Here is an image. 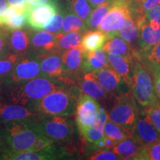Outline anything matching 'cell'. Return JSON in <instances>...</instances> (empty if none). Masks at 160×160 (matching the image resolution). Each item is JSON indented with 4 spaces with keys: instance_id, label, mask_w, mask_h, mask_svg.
Returning a JSON list of instances; mask_svg holds the SVG:
<instances>
[{
    "instance_id": "cell-27",
    "label": "cell",
    "mask_w": 160,
    "mask_h": 160,
    "mask_svg": "<svg viewBox=\"0 0 160 160\" xmlns=\"http://www.w3.org/2000/svg\"><path fill=\"white\" fill-rule=\"evenodd\" d=\"M104 134L105 137L114 140L117 142L133 137V133L130 130L116 124L109 119L106 121L104 125Z\"/></svg>"
},
{
    "instance_id": "cell-30",
    "label": "cell",
    "mask_w": 160,
    "mask_h": 160,
    "mask_svg": "<svg viewBox=\"0 0 160 160\" xmlns=\"http://www.w3.org/2000/svg\"><path fill=\"white\" fill-rule=\"evenodd\" d=\"M151 73L160 69V42L142 56H139Z\"/></svg>"
},
{
    "instance_id": "cell-26",
    "label": "cell",
    "mask_w": 160,
    "mask_h": 160,
    "mask_svg": "<svg viewBox=\"0 0 160 160\" xmlns=\"http://www.w3.org/2000/svg\"><path fill=\"white\" fill-rule=\"evenodd\" d=\"M118 36L122 38L137 51L139 42V28L131 16H129L126 19L123 26L118 32Z\"/></svg>"
},
{
    "instance_id": "cell-10",
    "label": "cell",
    "mask_w": 160,
    "mask_h": 160,
    "mask_svg": "<svg viewBox=\"0 0 160 160\" xmlns=\"http://www.w3.org/2000/svg\"><path fill=\"white\" fill-rule=\"evenodd\" d=\"M40 73L39 62L37 57H35L34 59L32 57H21L11 74L7 77V82L10 85L22 83L39 77Z\"/></svg>"
},
{
    "instance_id": "cell-3",
    "label": "cell",
    "mask_w": 160,
    "mask_h": 160,
    "mask_svg": "<svg viewBox=\"0 0 160 160\" xmlns=\"http://www.w3.org/2000/svg\"><path fill=\"white\" fill-rule=\"evenodd\" d=\"M7 139V150L9 153L31 151L41 132L35 121L13 122L4 125ZM4 152V153H5Z\"/></svg>"
},
{
    "instance_id": "cell-33",
    "label": "cell",
    "mask_w": 160,
    "mask_h": 160,
    "mask_svg": "<svg viewBox=\"0 0 160 160\" xmlns=\"http://www.w3.org/2000/svg\"><path fill=\"white\" fill-rule=\"evenodd\" d=\"M79 131L84 139L88 142L89 143H91L93 146L98 142L103 140L105 138L104 131L98 129L93 125L88 128L79 129Z\"/></svg>"
},
{
    "instance_id": "cell-2",
    "label": "cell",
    "mask_w": 160,
    "mask_h": 160,
    "mask_svg": "<svg viewBox=\"0 0 160 160\" xmlns=\"http://www.w3.org/2000/svg\"><path fill=\"white\" fill-rule=\"evenodd\" d=\"M130 89L137 103L144 109L157 103L153 76L138 54L133 57Z\"/></svg>"
},
{
    "instance_id": "cell-13",
    "label": "cell",
    "mask_w": 160,
    "mask_h": 160,
    "mask_svg": "<svg viewBox=\"0 0 160 160\" xmlns=\"http://www.w3.org/2000/svg\"><path fill=\"white\" fill-rule=\"evenodd\" d=\"M133 130V137L144 148L160 141V133L152 125L150 120L142 112Z\"/></svg>"
},
{
    "instance_id": "cell-16",
    "label": "cell",
    "mask_w": 160,
    "mask_h": 160,
    "mask_svg": "<svg viewBox=\"0 0 160 160\" xmlns=\"http://www.w3.org/2000/svg\"><path fill=\"white\" fill-rule=\"evenodd\" d=\"M139 28V42H138V54L142 56L153 48L160 42V29H153L147 19L137 25Z\"/></svg>"
},
{
    "instance_id": "cell-36",
    "label": "cell",
    "mask_w": 160,
    "mask_h": 160,
    "mask_svg": "<svg viewBox=\"0 0 160 160\" xmlns=\"http://www.w3.org/2000/svg\"><path fill=\"white\" fill-rule=\"evenodd\" d=\"M26 24H27V17H26V13H25L5 19L3 22V27L10 31H14L22 28Z\"/></svg>"
},
{
    "instance_id": "cell-39",
    "label": "cell",
    "mask_w": 160,
    "mask_h": 160,
    "mask_svg": "<svg viewBox=\"0 0 160 160\" xmlns=\"http://www.w3.org/2000/svg\"><path fill=\"white\" fill-rule=\"evenodd\" d=\"M9 43V36L5 31H0V59L11 53Z\"/></svg>"
},
{
    "instance_id": "cell-5",
    "label": "cell",
    "mask_w": 160,
    "mask_h": 160,
    "mask_svg": "<svg viewBox=\"0 0 160 160\" xmlns=\"http://www.w3.org/2000/svg\"><path fill=\"white\" fill-rule=\"evenodd\" d=\"M140 112L133 93L128 91L119 93L113 100V106L108 113V119L128 129L133 133V128L140 117Z\"/></svg>"
},
{
    "instance_id": "cell-20",
    "label": "cell",
    "mask_w": 160,
    "mask_h": 160,
    "mask_svg": "<svg viewBox=\"0 0 160 160\" xmlns=\"http://www.w3.org/2000/svg\"><path fill=\"white\" fill-rule=\"evenodd\" d=\"M111 149L119 156L120 159H141L142 146L140 145L133 137L119 142Z\"/></svg>"
},
{
    "instance_id": "cell-51",
    "label": "cell",
    "mask_w": 160,
    "mask_h": 160,
    "mask_svg": "<svg viewBox=\"0 0 160 160\" xmlns=\"http://www.w3.org/2000/svg\"><path fill=\"white\" fill-rule=\"evenodd\" d=\"M2 28H3V25H0V31H2Z\"/></svg>"
},
{
    "instance_id": "cell-50",
    "label": "cell",
    "mask_w": 160,
    "mask_h": 160,
    "mask_svg": "<svg viewBox=\"0 0 160 160\" xmlns=\"http://www.w3.org/2000/svg\"><path fill=\"white\" fill-rule=\"evenodd\" d=\"M127 1L130 2H137V3H142L145 0H127Z\"/></svg>"
},
{
    "instance_id": "cell-52",
    "label": "cell",
    "mask_w": 160,
    "mask_h": 160,
    "mask_svg": "<svg viewBox=\"0 0 160 160\" xmlns=\"http://www.w3.org/2000/svg\"><path fill=\"white\" fill-rule=\"evenodd\" d=\"M0 25H2V22H1V19H0Z\"/></svg>"
},
{
    "instance_id": "cell-35",
    "label": "cell",
    "mask_w": 160,
    "mask_h": 160,
    "mask_svg": "<svg viewBox=\"0 0 160 160\" xmlns=\"http://www.w3.org/2000/svg\"><path fill=\"white\" fill-rule=\"evenodd\" d=\"M143 113L160 133V100L151 107L145 108Z\"/></svg>"
},
{
    "instance_id": "cell-8",
    "label": "cell",
    "mask_w": 160,
    "mask_h": 160,
    "mask_svg": "<svg viewBox=\"0 0 160 160\" xmlns=\"http://www.w3.org/2000/svg\"><path fill=\"white\" fill-rule=\"evenodd\" d=\"M39 113L33 108L16 102L0 101V124L22 121H35Z\"/></svg>"
},
{
    "instance_id": "cell-17",
    "label": "cell",
    "mask_w": 160,
    "mask_h": 160,
    "mask_svg": "<svg viewBox=\"0 0 160 160\" xmlns=\"http://www.w3.org/2000/svg\"><path fill=\"white\" fill-rule=\"evenodd\" d=\"M84 57L85 52L80 46L68 50L62 53L65 75L76 77L83 73Z\"/></svg>"
},
{
    "instance_id": "cell-14",
    "label": "cell",
    "mask_w": 160,
    "mask_h": 160,
    "mask_svg": "<svg viewBox=\"0 0 160 160\" xmlns=\"http://www.w3.org/2000/svg\"><path fill=\"white\" fill-rule=\"evenodd\" d=\"M76 80L80 91L97 101H107L112 98L102 87L93 72H83L76 77Z\"/></svg>"
},
{
    "instance_id": "cell-37",
    "label": "cell",
    "mask_w": 160,
    "mask_h": 160,
    "mask_svg": "<svg viewBox=\"0 0 160 160\" xmlns=\"http://www.w3.org/2000/svg\"><path fill=\"white\" fill-rule=\"evenodd\" d=\"M141 159L160 160V141L147 148L142 147Z\"/></svg>"
},
{
    "instance_id": "cell-24",
    "label": "cell",
    "mask_w": 160,
    "mask_h": 160,
    "mask_svg": "<svg viewBox=\"0 0 160 160\" xmlns=\"http://www.w3.org/2000/svg\"><path fill=\"white\" fill-rule=\"evenodd\" d=\"M110 67L111 66L109 65L108 61L107 52L103 48L89 53H85L83 72H93Z\"/></svg>"
},
{
    "instance_id": "cell-7",
    "label": "cell",
    "mask_w": 160,
    "mask_h": 160,
    "mask_svg": "<svg viewBox=\"0 0 160 160\" xmlns=\"http://www.w3.org/2000/svg\"><path fill=\"white\" fill-rule=\"evenodd\" d=\"M129 3L130 2L127 0H113L111 8L97 29L108 37L118 36V32L123 26L126 19L131 16Z\"/></svg>"
},
{
    "instance_id": "cell-19",
    "label": "cell",
    "mask_w": 160,
    "mask_h": 160,
    "mask_svg": "<svg viewBox=\"0 0 160 160\" xmlns=\"http://www.w3.org/2000/svg\"><path fill=\"white\" fill-rule=\"evenodd\" d=\"M107 57L109 65L122 77L126 85L130 88L133 58L123 57L111 53H107Z\"/></svg>"
},
{
    "instance_id": "cell-38",
    "label": "cell",
    "mask_w": 160,
    "mask_h": 160,
    "mask_svg": "<svg viewBox=\"0 0 160 160\" xmlns=\"http://www.w3.org/2000/svg\"><path fill=\"white\" fill-rule=\"evenodd\" d=\"M91 160H117L120 159V157L116 154L113 151L108 149H100L89 157Z\"/></svg>"
},
{
    "instance_id": "cell-28",
    "label": "cell",
    "mask_w": 160,
    "mask_h": 160,
    "mask_svg": "<svg viewBox=\"0 0 160 160\" xmlns=\"http://www.w3.org/2000/svg\"><path fill=\"white\" fill-rule=\"evenodd\" d=\"M83 32H69L58 34V51L63 53L68 50L80 46Z\"/></svg>"
},
{
    "instance_id": "cell-40",
    "label": "cell",
    "mask_w": 160,
    "mask_h": 160,
    "mask_svg": "<svg viewBox=\"0 0 160 160\" xmlns=\"http://www.w3.org/2000/svg\"><path fill=\"white\" fill-rule=\"evenodd\" d=\"M108 120V113L104 111L103 108H100L99 111L97 112V115H96L95 122L93 124V126L97 128L98 129L104 131V125Z\"/></svg>"
},
{
    "instance_id": "cell-32",
    "label": "cell",
    "mask_w": 160,
    "mask_h": 160,
    "mask_svg": "<svg viewBox=\"0 0 160 160\" xmlns=\"http://www.w3.org/2000/svg\"><path fill=\"white\" fill-rule=\"evenodd\" d=\"M20 58L21 57L19 54L10 53L6 57L0 59V79L7 78L11 74Z\"/></svg>"
},
{
    "instance_id": "cell-18",
    "label": "cell",
    "mask_w": 160,
    "mask_h": 160,
    "mask_svg": "<svg viewBox=\"0 0 160 160\" xmlns=\"http://www.w3.org/2000/svg\"><path fill=\"white\" fill-rule=\"evenodd\" d=\"M31 49L37 54L49 52H58V34L48 31L31 33Z\"/></svg>"
},
{
    "instance_id": "cell-42",
    "label": "cell",
    "mask_w": 160,
    "mask_h": 160,
    "mask_svg": "<svg viewBox=\"0 0 160 160\" xmlns=\"http://www.w3.org/2000/svg\"><path fill=\"white\" fill-rule=\"evenodd\" d=\"M152 76H153L155 94L158 99L160 100V69L152 73Z\"/></svg>"
},
{
    "instance_id": "cell-4",
    "label": "cell",
    "mask_w": 160,
    "mask_h": 160,
    "mask_svg": "<svg viewBox=\"0 0 160 160\" xmlns=\"http://www.w3.org/2000/svg\"><path fill=\"white\" fill-rule=\"evenodd\" d=\"M78 97L73 93V91L60 88L40 100L36 106V110L39 115L68 117L74 111Z\"/></svg>"
},
{
    "instance_id": "cell-31",
    "label": "cell",
    "mask_w": 160,
    "mask_h": 160,
    "mask_svg": "<svg viewBox=\"0 0 160 160\" xmlns=\"http://www.w3.org/2000/svg\"><path fill=\"white\" fill-rule=\"evenodd\" d=\"M112 2L99 5L97 8H93L88 19L86 22V25H87L88 29L95 30L98 28L101 21L102 20L104 17L107 14L110 8H111Z\"/></svg>"
},
{
    "instance_id": "cell-22",
    "label": "cell",
    "mask_w": 160,
    "mask_h": 160,
    "mask_svg": "<svg viewBox=\"0 0 160 160\" xmlns=\"http://www.w3.org/2000/svg\"><path fill=\"white\" fill-rule=\"evenodd\" d=\"M108 37L99 30H88L83 33L80 47L85 53L102 49L107 41Z\"/></svg>"
},
{
    "instance_id": "cell-6",
    "label": "cell",
    "mask_w": 160,
    "mask_h": 160,
    "mask_svg": "<svg viewBox=\"0 0 160 160\" xmlns=\"http://www.w3.org/2000/svg\"><path fill=\"white\" fill-rule=\"evenodd\" d=\"M39 131L53 143H68L73 137V128L67 116H43L36 120Z\"/></svg>"
},
{
    "instance_id": "cell-43",
    "label": "cell",
    "mask_w": 160,
    "mask_h": 160,
    "mask_svg": "<svg viewBox=\"0 0 160 160\" xmlns=\"http://www.w3.org/2000/svg\"><path fill=\"white\" fill-rule=\"evenodd\" d=\"M7 150V139L5 126H0V152H5Z\"/></svg>"
},
{
    "instance_id": "cell-21",
    "label": "cell",
    "mask_w": 160,
    "mask_h": 160,
    "mask_svg": "<svg viewBox=\"0 0 160 160\" xmlns=\"http://www.w3.org/2000/svg\"><path fill=\"white\" fill-rule=\"evenodd\" d=\"M102 48L107 53H114L129 58H133L138 53L137 50L119 36H113L108 38Z\"/></svg>"
},
{
    "instance_id": "cell-34",
    "label": "cell",
    "mask_w": 160,
    "mask_h": 160,
    "mask_svg": "<svg viewBox=\"0 0 160 160\" xmlns=\"http://www.w3.org/2000/svg\"><path fill=\"white\" fill-rule=\"evenodd\" d=\"M64 13L63 11H60V10L57 13H56L51 20L48 22L44 27V30L46 31L50 32V33H55V34H59L61 33L62 27L63 23Z\"/></svg>"
},
{
    "instance_id": "cell-46",
    "label": "cell",
    "mask_w": 160,
    "mask_h": 160,
    "mask_svg": "<svg viewBox=\"0 0 160 160\" xmlns=\"http://www.w3.org/2000/svg\"><path fill=\"white\" fill-rule=\"evenodd\" d=\"M53 0H27V2L28 5L32 6H37V5H44V4L51 2H53Z\"/></svg>"
},
{
    "instance_id": "cell-41",
    "label": "cell",
    "mask_w": 160,
    "mask_h": 160,
    "mask_svg": "<svg viewBox=\"0 0 160 160\" xmlns=\"http://www.w3.org/2000/svg\"><path fill=\"white\" fill-rule=\"evenodd\" d=\"M146 19L148 22H152L160 26V5L145 12Z\"/></svg>"
},
{
    "instance_id": "cell-25",
    "label": "cell",
    "mask_w": 160,
    "mask_h": 160,
    "mask_svg": "<svg viewBox=\"0 0 160 160\" xmlns=\"http://www.w3.org/2000/svg\"><path fill=\"white\" fill-rule=\"evenodd\" d=\"M63 13L64 18L61 33L64 34L73 31L85 33L88 30L85 22L70 10L66 8L65 11H63Z\"/></svg>"
},
{
    "instance_id": "cell-9",
    "label": "cell",
    "mask_w": 160,
    "mask_h": 160,
    "mask_svg": "<svg viewBox=\"0 0 160 160\" xmlns=\"http://www.w3.org/2000/svg\"><path fill=\"white\" fill-rule=\"evenodd\" d=\"M100 106L97 100L82 93L80 94L76 103V121L78 129L93 126L96 115L99 111Z\"/></svg>"
},
{
    "instance_id": "cell-49",
    "label": "cell",
    "mask_w": 160,
    "mask_h": 160,
    "mask_svg": "<svg viewBox=\"0 0 160 160\" xmlns=\"http://www.w3.org/2000/svg\"><path fill=\"white\" fill-rule=\"evenodd\" d=\"M8 7V0H0V17L3 16Z\"/></svg>"
},
{
    "instance_id": "cell-44",
    "label": "cell",
    "mask_w": 160,
    "mask_h": 160,
    "mask_svg": "<svg viewBox=\"0 0 160 160\" xmlns=\"http://www.w3.org/2000/svg\"><path fill=\"white\" fill-rule=\"evenodd\" d=\"M160 5V0H145L141 3V7L145 12Z\"/></svg>"
},
{
    "instance_id": "cell-23",
    "label": "cell",
    "mask_w": 160,
    "mask_h": 160,
    "mask_svg": "<svg viewBox=\"0 0 160 160\" xmlns=\"http://www.w3.org/2000/svg\"><path fill=\"white\" fill-rule=\"evenodd\" d=\"M9 43L12 53L25 55L31 49V33L21 29L14 30L9 36Z\"/></svg>"
},
{
    "instance_id": "cell-12",
    "label": "cell",
    "mask_w": 160,
    "mask_h": 160,
    "mask_svg": "<svg viewBox=\"0 0 160 160\" xmlns=\"http://www.w3.org/2000/svg\"><path fill=\"white\" fill-rule=\"evenodd\" d=\"M34 56L39 62L41 76L51 79H62L65 77L62 59L59 53L49 52Z\"/></svg>"
},
{
    "instance_id": "cell-11",
    "label": "cell",
    "mask_w": 160,
    "mask_h": 160,
    "mask_svg": "<svg viewBox=\"0 0 160 160\" xmlns=\"http://www.w3.org/2000/svg\"><path fill=\"white\" fill-rule=\"evenodd\" d=\"M59 11V5L53 1L37 6L28 4L26 11L27 24L33 30L39 31L44 28L46 24Z\"/></svg>"
},
{
    "instance_id": "cell-45",
    "label": "cell",
    "mask_w": 160,
    "mask_h": 160,
    "mask_svg": "<svg viewBox=\"0 0 160 160\" xmlns=\"http://www.w3.org/2000/svg\"><path fill=\"white\" fill-rule=\"evenodd\" d=\"M117 144V142L114 140L110 139V138L107 137H105V139H104V148L105 149H111Z\"/></svg>"
},
{
    "instance_id": "cell-1",
    "label": "cell",
    "mask_w": 160,
    "mask_h": 160,
    "mask_svg": "<svg viewBox=\"0 0 160 160\" xmlns=\"http://www.w3.org/2000/svg\"><path fill=\"white\" fill-rule=\"evenodd\" d=\"M10 90L11 102L29 106L36 109V106L41 99L63 86L53 79L45 77H37L25 82L15 84Z\"/></svg>"
},
{
    "instance_id": "cell-15",
    "label": "cell",
    "mask_w": 160,
    "mask_h": 160,
    "mask_svg": "<svg viewBox=\"0 0 160 160\" xmlns=\"http://www.w3.org/2000/svg\"><path fill=\"white\" fill-rule=\"evenodd\" d=\"M93 73L102 87L111 97H115L125 92L124 86L126 84L122 77L112 68H105Z\"/></svg>"
},
{
    "instance_id": "cell-29",
    "label": "cell",
    "mask_w": 160,
    "mask_h": 160,
    "mask_svg": "<svg viewBox=\"0 0 160 160\" xmlns=\"http://www.w3.org/2000/svg\"><path fill=\"white\" fill-rule=\"evenodd\" d=\"M66 8L83 19L85 23L93 11L88 0H66Z\"/></svg>"
},
{
    "instance_id": "cell-47",
    "label": "cell",
    "mask_w": 160,
    "mask_h": 160,
    "mask_svg": "<svg viewBox=\"0 0 160 160\" xmlns=\"http://www.w3.org/2000/svg\"><path fill=\"white\" fill-rule=\"evenodd\" d=\"M113 1V0H88L89 3L91 4V7L93 8H95L97 6L103 5V4L111 2Z\"/></svg>"
},
{
    "instance_id": "cell-48",
    "label": "cell",
    "mask_w": 160,
    "mask_h": 160,
    "mask_svg": "<svg viewBox=\"0 0 160 160\" xmlns=\"http://www.w3.org/2000/svg\"><path fill=\"white\" fill-rule=\"evenodd\" d=\"M10 5L16 6V7H25L27 5L25 0H8Z\"/></svg>"
}]
</instances>
